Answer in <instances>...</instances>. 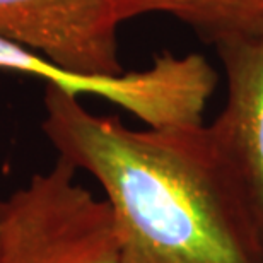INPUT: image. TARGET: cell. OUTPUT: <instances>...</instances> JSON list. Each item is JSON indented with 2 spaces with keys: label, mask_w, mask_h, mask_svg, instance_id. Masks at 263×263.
Wrapping results in <instances>:
<instances>
[{
  "label": "cell",
  "mask_w": 263,
  "mask_h": 263,
  "mask_svg": "<svg viewBox=\"0 0 263 263\" xmlns=\"http://www.w3.org/2000/svg\"><path fill=\"white\" fill-rule=\"evenodd\" d=\"M118 19L161 12L176 17L195 31L205 43L263 29V0H111Z\"/></svg>",
  "instance_id": "8992f818"
},
{
  "label": "cell",
  "mask_w": 263,
  "mask_h": 263,
  "mask_svg": "<svg viewBox=\"0 0 263 263\" xmlns=\"http://www.w3.org/2000/svg\"><path fill=\"white\" fill-rule=\"evenodd\" d=\"M111 0H0V36L77 76H122Z\"/></svg>",
  "instance_id": "277c9868"
},
{
  "label": "cell",
  "mask_w": 263,
  "mask_h": 263,
  "mask_svg": "<svg viewBox=\"0 0 263 263\" xmlns=\"http://www.w3.org/2000/svg\"><path fill=\"white\" fill-rule=\"evenodd\" d=\"M0 68L43 77L68 92L98 94L125 108L149 127H171L203 122L217 76L203 57H175L164 51L154 65L122 76H77L36 51L0 36Z\"/></svg>",
  "instance_id": "3957f363"
},
{
  "label": "cell",
  "mask_w": 263,
  "mask_h": 263,
  "mask_svg": "<svg viewBox=\"0 0 263 263\" xmlns=\"http://www.w3.org/2000/svg\"><path fill=\"white\" fill-rule=\"evenodd\" d=\"M59 157L48 173L0 198V263H120L113 215Z\"/></svg>",
  "instance_id": "7a4b0ae2"
},
{
  "label": "cell",
  "mask_w": 263,
  "mask_h": 263,
  "mask_svg": "<svg viewBox=\"0 0 263 263\" xmlns=\"http://www.w3.org/2000/svg\"><path fill=\"white\" fill-rule=\"evenodd\" d=\"M226 73V103L209 125L243 186L263 245V29L214 45Z\"/></svg>",
  "instance_id": "5b68a950"
},
{
  "label": "cell",
  "mask_w": 263,
  "mask_h": 263,
  "mask_svg": "<svg viewBox=\"0 0 263 263\" xmlns=\"http://www.w3.org/2000/svg\"><path fill=\"white\" fill-rule=\"evenodd\" d=\"M45 135L104 192L120 263H263L243 186L205 123L134 130L48 84Z\"/></svg>",
  "instance_id": "6da1fadb"
}]
</instances>
